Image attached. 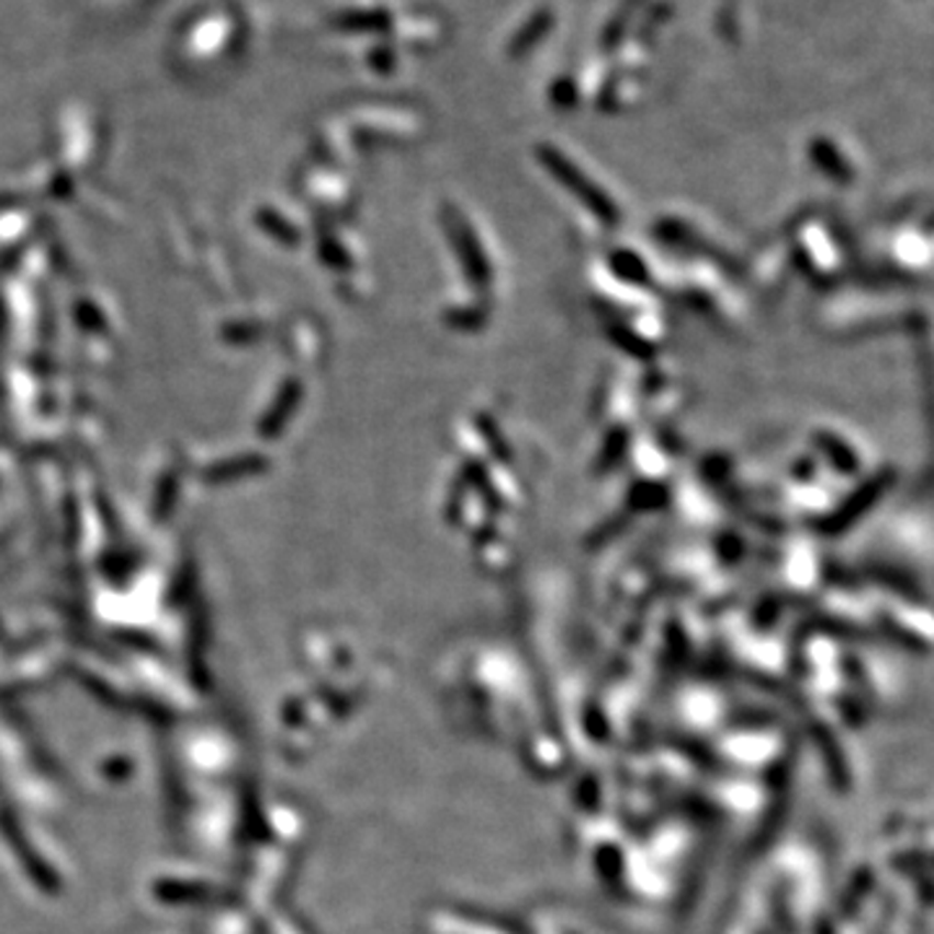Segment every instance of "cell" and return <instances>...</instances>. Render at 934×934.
<instances>
[{
    "label": "cell",
    "mask_w": 934,
    "mask_h": 934,
    "mask_svg": "<svg viewBox=\"0 0 934 934\" xmlns=\"http://www.w3.org/2000/svg\"><path fill=\"white\" fill-rule=\"evenodd\" d=\"M543 156L548 159V164H551L555 177H559V180H563L566 184H572V190L579 198H584V203H587L589 209L597 213V216H603V218L616 216V211H612V203L608 201V198L600 195L597 190H592V184L584 180V177H579V172H576L572 164H569L566 159H561V156L551 154V151H545Z\"/></svg>",
    "instance_id": "1"
}]
</instances>
